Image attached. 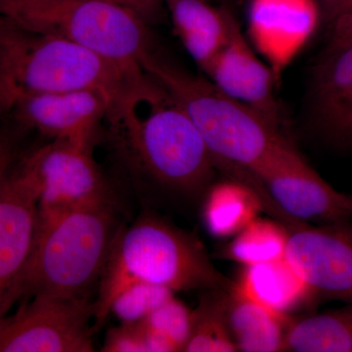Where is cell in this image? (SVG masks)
<instances>
[{"label": "cell", "instance_id": "cell-15", "mask_svg": "<svg viewBox=\"0 0 352 352\" xmlns=\"http://www.w3.org/2000/svg\"><path fill=\"white\" fill-rule=\"evenodd\" d=\"M312 104L321 131L337 143L352 144V43L326 50L315 71Z\"/></svg>", "mask_w": 352, "mask_h": 352}, {"label": "cell", "instance_id": "cell-4", "mask_svg": "<svg viewBox=\"0 0 352 352\" xmlns=\"http://www.w3.org/2000/svg\"><path fill=\"white\" fill-rule=\"evenodd\" d=\"M141 66L188 115L222 173L235 168L251 171L286 138L281 129L208 78L186 73L153 52L143 58Z\"/></svg>", "mask_w": 352, "mask_h": 352}, {"label": "cell", "instance_id": "cell-12", "mask_svg": "<svg viewBox=\"0 0 352 352\" xmlns=\"http://www.w3.org/2000/svg\"><path fill=\"white\" fill-rule=\"evenodd\" d=\"M112 101L98 90L53 92L20 99L4 115L25 131L32 129L51 140L91 148Z\"/></svg>", "mask_w": 352, "mask_h": 352}, {"label": "cell", "instance_id": "cell-17", "mask_svg": "<svg viewBox=\"0 0 352 352\" xmlns=\"http://www.w3.org/2000/svg\"><path fill=\"white\" fill-rule=\"evenodd\" d=\"M236 287L250 300L283 317H296L318 298L286 258L243 265Z\"/></svg>", "mask_w": 352, "mask_h": 352}, {"label": "cell", "instance_id": "cell-21", "mask_svg": "<svg viewBox=\"0 0 352 352\" xmlns=\"http://www.w3.org/2000/svg\"><path fill=\"white\" fill-rule=\"evenodd\" d=\"M229 289L200 292L198 307L192 310L191 330L183 351H238L227 321Z\"/></svg>", "mask_w": 352, "mask_h": 352}, {"label": "cell", "instance_id": "cell-22", "mask_svg": "<svg viewBox=\"0 0 352 352\" xmlns=\"http://www.w3.org/2000/svg\"><path fill=\"white\" fill-rule=\"evenodd\" d=\"M289 231L275 219L256 217L236 234L222 256L242 265L270 263L285 258Z\"/></svg>", "mask_w": 352, "mask_h": 352}, {"label": "cell", "instance_id": "cell-20", "mask_svg": "<svg viewBox=\"0 0 352 352\" xmlns=\"http://www.w3.org/2000/svg\"><path fill=\"white\" fill-rule=\"evenodd\" d=\"M282 351L352 352V305L324 314L292 317Z\"/></svg>", "mask_w": 352, "mask_h": 352}, {"label": "cell", "instance_id": "cell-24", "mask_svg": "<svg viewBox=\"0 0 352 352\" xmlns=\"http://www.w3.org/2000/svg\"><path fill=\"white\" fill-rule=\"evenodd\" d=\"M191 314L192 310L173 296L139 322L170 340L177 351H183L191 330Z\"/></svg>", "mask_w": 352, "mask_h": 352}, {"label": "cell", "instance_id": "cell-13", "mask_svg": "<svg viewBox=\"0 0 352 352\" xmlns=\"http://www.w3.org/2000/svg\"><path fill=\"white\" fill-rule=\"evenodd\" d=\"M321 14L318 0L250 1V41L272 69L278 85L285 69L316 32Z\"/></svg>", "mask_w": 352, "mask_h": 352}, {"label": "cell", "instance_id": "cell-2", "mask_svg": "<svg viewBox=\"0 0 352 352\" xmlns=\"http://www.w3.org/2000/svg\"><path fill=\"white\" fill-rule=\"evenodd\" d=\"M138 282L175 293L229 289L235 283L215 267L195 234L151 212L118 233L94 300L96 327L107 320L116 296Z\"/></svg>", "mask_w": 352, "mask_h": 352}, {"label": "cell", "instance_id": "cell-1", "mask_svg": "<svg viewBox=\"0 0 352 352\" xmlns=\"http://www.w3.org/2000/svg\"><path fill=\"white\" fill-rule=\"evenodd\" d=\"M104 120L131 170L177 195L203 198L217 170L212 153L188 115L145 69L126 78Z\"/></svg>", "mask_w": 352, "mask_h": 352}, {"label": "cell", "instance_id": "cell-27", "mask_svg": "<svg viewBox=\"0 0 352 352\" xmlns=\"http://www.w3.org/2000/svg\"><path fill=\"white\" fill-rule=\"evenodd\" d=\"M327 50H337L352 43V0L346 3L329 21Z\"/></svg>", "mask_w": 352, "mask_h": 352}, {"label": "cell", "instance_id": "cell-10", "mask_svg": "<svg viewBox=\"0 0 352 352\" xmlns=\"http://www.w3.org/2000/svg\"><path fill=\"white\" fill-rule=\"evenodd\" d=\"M288 231L285 258L314 296L352 305V220Z\"/></svg>", "mask_w": 352, "mask_h": 352}, {"label": "cell", "instance_id": "cell-30", "mask_svg": "<svg viewBox=\"0 0 352 352\" xmlns=\"http://www.w3.org/2000/svg\"><path fill=\"white\" fill-rule=\"evenodd\" d=\"M13 28L14 25L12 23L9 22L8 20L0 15V43L3 41V38H6Z\"/></svg>", "mask_w": 352, "mask_h": 352}, {"label": "cell", "instance_id": "cell-5", "mask_svg": "<svg viewBox=\"0 0 352 352\" xmlns=\"http://www.w3.org/2000/svg\"><path fill=\"white\" fill-rule=\"evenodd\" d=\"M133 74L66 39L16 27L0 43V115L32 95L91 89L113 99Z\"/></svg>", "mask_w": 352, "mask_h": 352}, {"label": "cell", "instance_id": "cell-14", "mask_svg": "<svg viewBox=\"0 0 352 352\" xmlns=\"http://www.w3.org/2000/svg\"><path fill=\"white\" fill-rule=\"evenodd\" d=\"M205 74L224 94L282 129L281 106L275 94L276 78L252 50L235 17L226 45Z\"/></svg>", "mask_w": 352, "mask_h": 352}, {"label": "cell", "instance_id": "cell-29", "mask_svg": "<svg viewBox=\"0 0 352 352\" xmlns=\"http://www.w3.org/2000/svg\"><path fill=\"white\" fill-rule=\"evenodd\" d=\"M318 1L320 3L322 12L325 14L329 22L346 3V0H318Z\"/></svg>", "mask_w": 352, "mask_h": 352}, {"label": "cell", "instance_id": "cell-26", "mask_svg": "<svg viewBox=\"0 0 352 352\" xmlns=\"http://www.w3.org/2000/svg\"><path fill=\"white\" fill-rule=\"evenodd\" d=\"M22 129L8 117L0 116V183L22 154Z\"/></svg>", "mask_w": 352, "mask_h": 352}, {"label": "cell", "instance_id": "cell-9", "mask_svg": "<svg viewBox=\"0 0 352 352\" xmlns=\"http://www.w3.org/2000/svg\"><path fill=\"white\" fill-rule=\"evenodd\" d=\"M250 173L277 207L300 222L326 224L352 220V197L326 182L285 138Z\"/></svg>", "mask_w": 352, "mask_h": 352}, {"label": "cell", "instance_id": "cell-11", "mask_svg": "<svg viewBox=\"0 0 352 352\" xmlns=\"http://www.w3.org/2000/svg\"><path fill=\"white\" fill-rule=\"evenodd\" d=\"M41 212L94 206H119L117 196L92 157L91 148L63 140L36 148Z\"/></svg>", "mask_w": 352, "mask_h": 352}, {"label": "cell", "instance_id": "cell-3", "mask_svg": "<svg viewBox=\"0 0 352 352\" xmlns=\"http://www.w3.org/2000/svg\"><path fill=\"white\" fill-rule=\"evenodd\" d=\"M120 219V207L113 205L39 210L31 254L18 285V302L38 295L90 298L124 226Z\"/></svg>", "mask_w": 352, "mask_h": 352}, {"label": "cell", "instance_id": "cell-7", "mask_svg": "<svg viewBox=\"0 0 352 352\" xmlns=\"http://www.w3.org/2000/svg\"><path fill=\"white\" fill-rule=\"evenodd\" d=\"M0 322V352L95 351L94 300L38 295Z\"/></svg>", "mask_w": 352, "mask_h": 352}, {"label": "cell", "instance_id": "cell-8", "mask_svg": "<svg viewBox=\"0 0 352 352\" xmlns=\"http://www.w3.org/2000/svg\"><path fill=\"white\" fill-rule=\"evenodd\" d=\"M36 150L21 154L0 183V322L18 302L20 278L31 254L41 201Z\"/></svg>", "mask_w": 352, "mask_h": 352}, {"label": "cell", "instance_id": "cell-25", "mask_svg": "<svg viewBox=\"0 0 352 352\" xmlns=\"http://www.w3.org/2000/svg\"><path fill=\"white\" fill-rule=\"evenodd\" d=\"M103 352H147V346L138 323H120L106 333Z\"/></svg>", "mask_w": 352, "mask_h": 352}, {"label": "cell", "instance_id": "cell-28", "mask_svg": "<svg viewBox=\"0 0 352 352\" xmlns=\"http://www.w3.org/2000/svg\"><path fill=\"white\" fill-rule=\"evenodd\" d=\"M107 1L129 7L147 21L156 17L157 14L164 7L161 0H107Z\"/></svg>", "mask_w": 352, "mask_h": 352}, {"label": "cell", "instance_id": "cell-23", "mask_svg": "<svg viewBox=\"0 0 352 352\" xmlns=\"http://www.w3.org/2000/svg\"><path fill=\"white\" fill-rule=\"evenodd\" d=\"M175 295V292L166 287L138 282L122 289L116 296L111 305L110 314L118 318L120 323H136L143 320Z\"/></svg>", "mask_w": 352, "mask_h": 352}, {"label": "cell", "instance_id": "cell-19", "mask_svg": "<svg viewBox=\"0 0 352 352\" xmlns=\"http://www.w3.org/2000/svg\"><path fill=\"white\" fill-rule=\"evenodd\" d=\"M291 318L250 300L235 283L227 294V321L238 351H282Z\"/></svg>", "mask_w": 352, "mask_h": 352}, {"label": "cell", "instance_id": "cell-16", "mask_svg": "<svg viewBox=\"0 0 352 352\" xmlns=\"http://www.w3.org/2000/svg\"><path fill=\"white\" fill-rule=\"evenodd\" d=\"M173 30L197 66L206 73L224 47L234 15L207 0H161Z\"/></svg>", "mask_w": 352, "mask_h": 352}, {"label": "cell", "instance_id": "cell-6", "mask_svg": "<svg viewBox=\"0 0 352 352\" xmlns=\"http://www.w3.org/2000/svg\"><path fill=\"white\" fill-rule=\"evenodd\" d=\"M0 15L23 31L66 39L129 73L152 52L147 20L107 0H0Z\"/></svg>", "mask_w": 352, "mask_h": 352}, {"label": "cell", "instance_id": "cell-18", "mask_svg": "<svg viewBox=\"0 0 352 352\" xmlns=\"http://www.w3.org/2000/svg\"><path fill=\"white\" fill-rule=\"evenodd\" d=\"M259 182L251 173L236 179L226 177L212 183L203 197L201 217L205 228L217 239H230L263 212L258 188Z\"/></svg>", "mask_w": 352, "mask_h": 352}]
</instances>
